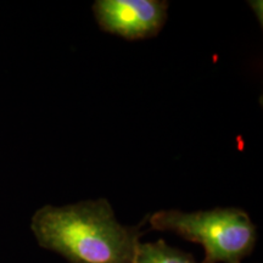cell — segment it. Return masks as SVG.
<instances>
[{"label":"cell","mask_w":263,"mask_h":263,"mask_svg":"<svg viewBox=\"0 0 263 263\" xmlns=\"http://www.w3.org/2000/svg\"><path fill=\"white\" fill-rule=\"evenodd\" d=\"M42 248L68 263H134L140 226H124L106 199L44 206L32 218Z\"/></svg>","instance_id":"cell-1"},{"label":"cell","mask_w":263,"mask_h":263,"mask_svg":"<svg viewBox=\"0 0 263 263\" xmlns=\"http://www.w3.org/2000/svg\"><path fill=\"white\" fill-rule=\"evenodd\" d=\"M151 228L172 232L205 250L202 263H241L254 251L257 229L238 207H217L196 212L161 210L150 216Z\"/></svg>","instance_id":"cell-2"},{"label":"cell","mask_w":263,"mask_h":263,"mask_svg":"<svg viewBox=\"0 0 263 263\" xmlns=\"http://www.w3.org/2000/svg\"><path fill=\"white\" fill-rule=\"evenodd\" d=\"M168 5L164 0H97L93 11L103 31L137 41L159 34Z\"/></svg>","instance_id":"cell-3"},{"label":"cell","mask_w":263,"mask_h":263,"mask_svg":"<svg viewBox=\"0 0 263 263\" xmlns=\"http://www.w3.org/2000/svg\"><path fill=\"white\" fill-rule=\"evenodd\" d=\"M134 263H199L193 255L167 245L163 240L139 242ZM202 263V262H201Z\"/></svg>","instance_id":"cell-4"},{"label":"cell","mask_w":263,"mask_h":263,"mask_svg":"<svg viewBox=\"0 0 263 263\" xmlns=\"http://www.w3.org/2000/svg\"><path fill=\"white\" fill-rule=\"evenodd\" d=\"M249 4L255 10L256 16H257V17L259 16V22L262 24V2H250Z\"/></svg>","instance_id":"cell-5"}]
</instances>
